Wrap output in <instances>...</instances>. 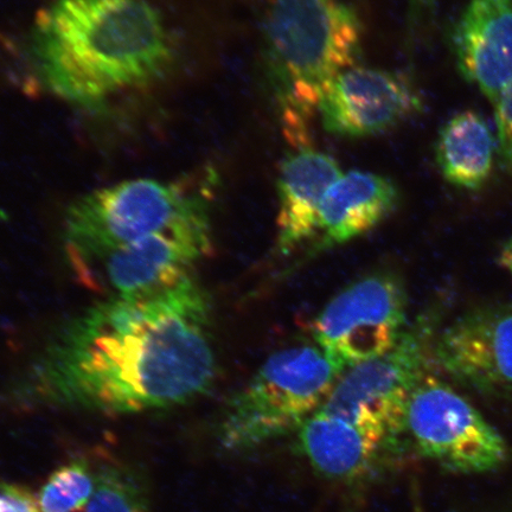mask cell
I'll return each instance as SVG.
<instances>
[{
	"label": "cell",
	"instance_id": "cell-1",
	"mask_svg": "<svg viewBox=\"0 0 512 512\" xmlns=\"http://www.w3.org/2000/svg\"><path fill=\"white\" fill-rule=\"evenodd\" d=\"M213 323V303L194 275L165 290L105 297L48 339L12 399L111 415L187 405L216 380Z\"/></svg>",
	"mask_w": 512,
	"mask_h": 512
},
{
	"label": "cell",
	"instance_id": "cell-17",
	"mask_svg": "<svg viewBox=\"0 0 512 512\" xmlns=\"http://www.w3.org/2000/svg\"><path fill=\"white\" fill-rule=\"evenodd\" d=\"M96 486L85 460L75 459L57 469L37 498L41 512H78L91 502Z\"/></svg>",
	"mask_w": 512,
	"mask_h": 512
},
{
	"label": "cell",
	"instance_id": "cell-23",
	"mask_svg": "<svg viewBox=\"0 0 512 512\" xmlns=\"http://www.w3.org/2000/svg\"><path fill=\"white\" fill-rule=\"evenodd\" d=\"M0 512H19L14 499L2 491H0Z\"/></svg>",
	"mask_w": 512,
	"mask_h": 512
},
{
	"label": "cell",
	"instance_id": "cell-16",
	"mask_svg": "<svg viewBox=\"0 0 512 512\" xmlns=\"http://www.w3.org/2000/svg\"><path fill=\"white\" fill-rule=\"evenodd\" d=\"M297 432L300 450L313 469L332 480L348 482L367 475L383 454L355 428L318 412Z\"/></svg>",
	"mask_w": 512,
	"mask_h": 512
},
{
	"label": "cell",
	"instance_id": "cell-21",
	"mask_svg": "<svg viewBox=\"0 0 512 512\" xmlns=\"http://www.w3.org/2000/svg\"><path fill=\"white\" fill-rule=\"evenodd\" d=\"M0 491L14 499L19 512H41L37 499L22 486L0 484Z\"/></svg>",
	"mask_w": 512,
	"mask_h": 512
},
{
	"label": "cell",
	"instance_id": "cell-22",
	"mask_svg": "<svg viewBox=\"0 0 512 512\" xmlns=\"http://www.w3.org/2000/svg\"><path fill=\"white\" fill-rule=\"evenodd\" d=\"M499 262L512 277V236L504 242L501 253H499Z\"/></svg>",
	"mask_w": 512,
	"mask_h": 512
},
{
	"label": "cell",
	"instance_id": "cell-4",
	"mask_svg": "<svg viewBox=\"0 0 512 512\" xmlns=\"http://www.w3.org/2000/svg\"><path fill=\"white\" fill-rule=\"evenodd\" d=\"M214 170L160 181L138 178L96 189L70 204L62 240L76 279L117 249L177 224L211 221Z\"/></svg>",
	"mask_w": 512,
	"mask_h": 512
},
{
	"label": "cell",
	"instance_id": "cell-9",
	"mask_svg": "<svg viewBox=\"0 0 512 512\" xmlns=\"http://www.w3.org/2000/svg\"><path fill=\"white\" fill-rule=\"evenodd\" d=\"M211 251V221L177 224L106 255L78 280L106 297L156 292L191 277Z\"/></svg>",
	"mask_w": 512,
	"mask_h": 512
},
{
	"label": "cell",
	"instance_id": "cell-13",
	"mask_svg": "<svg viewBox=\"0 0 512 512\" xmlns=\"http://www.w3.org/2000/svg\"><path fill=\"white\" fill-rule=\"evenodd\" d=\"M400 200L398 185L387 176L362 170L343 172L324 197L306 256L361 238L392 215Z\"/></svg>",
	"mask_w": 512,
	"mask_h": 512
},
{
	"label": "cell",
	"instance_id": "cell-7",
	"mask_svg": "<svg viewBox=\"0 0 512 512\" xmlns=\"http://www.w3.org/2000/svg\"><path fill=\"white\" fill-rule=\"evenodd\" d=\"M407 293L390 272L343 288L312 322V335L341 375L392 350L405 332Z\"/></svg>",
	"mask_w": 512,
	"mask_h": 512
},
{
	"label": "cell",
	"instance_id": "cell-14",
	"mask_svg": "<svg viewBox=\"0 0 512 512\" xmlns=\"http://www.w3.org/2000/svg\"><path fill=\"white\" fill-rule=\"evenodd\" d=\"M343 175L337 160L313 146L281 160L277 179V252L288 255L315 238L324 197Z\"/></svg>",
	"mask_w": 512,
	"mask_h": 512
},
{
	"label": "cell",
	"instance_id": "cell-10",
	"mask_svg": "<svg viewBox=\"0 0 512 512\" xmlns=\"http://www.w3.org/2000/svg\"><path fill=\"white\" fill-rule=\"evenodd\" d=\"M424 110V98L411 75L354 66L326 89L318 118L332 136L358 139L393 130Z\"/></svg>",
	"mask_w": 512,
	"mask_h": 512
},
{
	"label": "cell",
	"instance_id": "cell-19",
	"mask_svg": "<svg viewBox=\"0 0 512 512\" xmlns=\"http://www.w3.org/2000/svg\"><path fill=\"white\" fill-rule=\"evenodd\" d=\"M494 107L498 162L505 172L512 175V81Z\"/></svg>",
	"mask_w": 512,
	"mask_h": 512
},
{
	"label": "cell",
	"instance_id": "cell-12",
	"mask_svg": "<svg viewBox=\"0 0 512 512\" xmlns=\"http://www.w3.org/2000/svg\"><path fill=\"white\" fill-rule=\"evenodd\" d=\"M448 42L460 75L495 106L512 81V0H469Z\"/></svg>",
	"mask_w": 512,
	"mask_h": 512
},
{
	"label": "cell",
	"instance_id": "cell-6",
	"mask_svg": "<svg viewBox=\"0 0 512 512\" xmlns=\"http://www.w3.org/2000/svg\"><path fill=\"white\" fill-rule=\"evenodd\" d=\"M432 315L403 332L386 354L345 370L316 412L344 422L379 450L392 451L406 435L409 399L433 361Z\"/></svg>",
	"mask_w": 512,
	"mask_h": 512
},
{
	"label": "cell",
	"instance_id": "cell-20",
	"mask_svg": "<svg viewBox=\"0 0 512 512\" xmlns=\"http://www.w3.org/2000/svg\"><path fill=\"white\" fill-rule=\"evenodd\" d=\"M438 0H408L409 41L415 40L433 23Z\"/></svg>",
	"mask_w": 512,
	"mask_h": 512
},
{
	"label": "cell",
	"instance_id": "cell-18",
	"mask_svg": "<svg viewBox=\"0 0 512 512\" xmlns=\"http://www.w3.org/2000/svg\"><path fill=\"white\" fill-rule=\"evenodd\" d=\"M86 512H147L142 480L124 466L102 467Z\"/></svg>",
	"mask_w": 512,
	"mask_h": 512
},
{
	"label": "cell",
	"instance_id": "cell-8",
	"mask_svg": "<svg viewBox=\"0 0 512 512\" xmlns=\"http://www.w3.org/2000/svg\"><path fill=\"white\" fill-rule=\"evenodd\" d=\"M406 435L420 456L452 472H491L508 457L496 428L464 396L428 375L409 399Z\"/></svg>",
	"mask_w": 512,
	"mask_h": 512
},
{
	"label": "cell",
	"instance_id": "cell-15",
	"mask_svg": "<svg viewBox=\"0 0 512 512\" xmlns=\"http://www.w3.org/2000/svg\"><path fill=\"white\" fill-rule=\"evenodd\" d=\"M496 155V134L476 111L454 114L440 128L435 160L441 175L453 187L482 189L492 175Z\"/></svg>",
	"mask_w": 512,
	"mask_h": 512
},
{
	"label": "cell",
	"instance_id": "cell-5",
	"mask_svg": "<svg viewBox=\"0 0 512 512\" xmlns=\"http://www.w3.org/2000/svg\"><path fill=\"white\" fill-rule=\"evenodd\" d=\"M339 376L317 345L274 352L227 401L221 444L229 451H248L298 431L323 405Z\"/></svg>",
	"mask_w": 512,
	"mask_h": 512
},
{
	"label": "cell",
	"instance_id": "cell-11",
	"mask_svg": "<svg viewBox=\"0 0 512 512\" xmlns=\"http://www.w3.org/2000/svg\"><path fill=\"white\" fill-rule=\"evenodd\" d=\"M433 361L480 395H512V303L473 307L437 335Z\"/></svg>",
	"mask_w": 512,
	"mask_h": 512
},
{
	"label": "cell",
	"instance_id": "cell-2",
	"mask_svg": "<svg viewBox=\"0 0 512 512\" xmlns=\"http://www.w3.org/2000/svg\"><path fill=\"white\" fill-rule=\"evenodd\" d=\"M30 44L42 86L88 110L162 79L176 54L149 0H54L38 12Z\"/></svg>",
	"mask_w": 512,
	"mask_h": 512
},
{
	"label": "cell",
	"instance_id": "cell-3",
	"mask_svg": "<svg viewBox=\"0 0 512 512\" xmlns=\"http://www.w3.org/2000/svg\"><path fill=\"white\" fill-rule=\"evenodd\" d=\"M363 27L344 0H267L261 61L268 94L286 142L312 146L313 120L326 89L357 66Z\"/></svg>",
	"mask_w": 512,
	"mask_h": 512
}]
</instances>
